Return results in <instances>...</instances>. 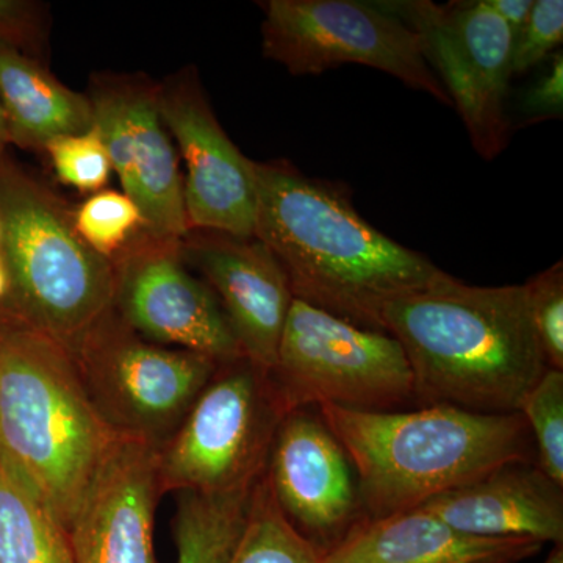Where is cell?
<instances>
[{
  "label": "cell",
  "mask_w": 563,
  "mask_h": 563,
  "mask_svg": "<svg viewBox=\"0 0 563 563\" xmlns=\"http://www.w3.org/2000/svg\"><path fill=\"white\" fill-rule=\"evenodd\" d=\"M255 239L287 274L292 298L379 331L388 299L444 272L358 214L346 185L303 176L290 162H254Z\"/></svg>",
  "instance_id": "obj_1"
},
{
  "label": "cell",
  "mask_w": 563,
  "mask_h": 563,
  "mask_svg": "<svg viewBox=\"0 0 563 563\" xmlns=\"http://www.w3.org/2000/svg\"><path fill=\"white\" fill-rule=\"evenodd\" d=\"M377 322L406 352L417 407L517 413L548 369L525 284L474 287L443 273L388 299Z\"/></svg>",
  "instance_id": "obj_2"
},
{
  "label": "cell",
  "mask_w": 563,
  "mask_h": 563,
  "mask_svg": "<svg viewBox=\"0 0 563 563\" xmlns=\"http://www.w3.org/2000/svg\"><path fill=\"white\" fill-rule=\"evenodd\" d=\"M117 435L73 352L0 307V457L66 531Z\"/></svg>",
  "instance_id": "obj_3"
},
{
  "label": "cell",
  "mask_w": 563,
  "mask_h": 563,
  "mask_svg": "<svg viewBox=\"0 0 563 563\" xmlns=\"http://www.w3.org/2000/svg\"><path fill=\"white\" fill-rule=\"evenodd\" d=\"M357 474L363 518L421 506L509 462H536L523 415L450 406L417 410L317 407Z\"/></svg>",
  "instance_id": "obj_4"
},
{
  "label": "cell",
  "mask_w": 563,
  "mask_h": 563,
  "mask_svg": "<svg viewBox=\"0 0 563 563\" xmlns=\"http://www.w3.org/2000/svg\"><path fill=\"white\" fill-rule=\"evenodd\" d=\"M0 225L10 279L0 307L74 351L113 310V265L81 242L68 203L7 155L0 157Z\"/></svg>",
  "instance_id": "obj_5"
},
{
  "label": "cell",
  "mask_w": 563,
  "mask_h": 563,
  "mask_svg": "<svg viewBox=\"0 0 563 563\" xmlns=\"http://www.w3.org/2000/svg\"><path fill=\"white\" fill-rule=\"evenodd\" d=\"M284 412L329 406L387 412L415 402L412 368L398 340L292 299L268 374Z\"/></svg>",
  "instance_id": "obj_6"
},
{
  "label": "cell",
  "mask_w": 563,
  "mask_h": 563,
  "mask_svg": "<svg viewBox=\"0 0 563 563\" xmlns=\"http://www.w3.org/2000/svg\"><path fill=\"white\" fill-rule=\"evenodd\" d=\"M284 415L268 374L247 358L218 366L177 431L158 448L163 493L252 487L265 473Z\"/></svg>",
  "instance_id": "obj_7"
},
{
  "label": "cell",
  "mask_w": 563,
  "mask_h": 563,
  "mask_svg": "<svg viewBox=\"0 0 563 563\" xmlns=\"http://www.w3.org/2000/svg\"><path fill=\"white\" fill-rule=\"evenodd\" d=\"M70 352L102 420L157 446L177 431L218 369L206 355L147 342L114 310Z\"/></svg>",
  "instance_id": "obj_8"
},
{
  "label": "cell",
  "mask_w": 563,
  "mask_h": 563,
  "mask_svg": "<svg viewBox=\"0 0 563 563\" xmlns=\"http://www.w3.org/2000/svg\"><path fill=\"white\" fill-rule=\"evenodd\" d=\"M263 55L292 76H318L342 65L369 66L453 107L422 55L417 33L379 2L268 0Z\"/></svg>",
  "instance_id": "obj_9"
},
{
  "label": "cell",
  "mask_w": 563,
  "mask_h": 563,
  "mask_svg": "<svg viewBox=\"0 0 563 563\" xmlns=\"http://www.w3.org/2000/svg\"><path fill=\"white\" fill-rule=\"evenodd\" d=\"M379 3L417 33L422 55L461 114L477 154L485 161L498 157L512 133L507 111L514 51L509 25L484 0Z\"/></svg>",
  "instance_id": "obj_10"
},
{
  "label": "cell",
  "mask_w": 563,
  "mask_h": 563,
  "mask_svg": "<svg viewBox=\"0 0 563 563\" xmlns=\"http://www.w3.org/2000/svg\"><path fill=\"white\" fill-rule=\"evenodd\" d=\"M111 265L113 310L147 342L206 355L218 366L244 358L213 290L181 258L180 240L140 233Z\"/></svg>",
  "instance_id": "obj_11"
},
{
  "label": "cell",
  "mask_w": 563,
  "mask_h": 563,
  "mask_svg": "<svg viewBox=\"0 0 563 563\" xmlns=\"http://www.w3.org/2000/svg\"><path fill=\"white\" fill-rule=\"evenodd\" d=\"M157 87L140 74H99L87 96L122 192L139 206L147 235L181 240L190 232L184 176L158 110Z\"/></svg>",
  "instance_id": "obj_12"
},
{
  "label": "cell",
  "mask_w": 563,
  "mask_h": 563,
  "mask_svg": "<svg viewBox=\"0 0 563 563\" xmlns=\"http://www.w3.org/2000/svg\"><path fill=\"white\" fill-rule=\"evenodd\" d=\"M158 110L185 165L188 231L254 236V161L214 117L198 74L184 69L157 87Z\"/></svg>",
  "instance_id": "obj_13"
},
{
  "label": "cell",
  "mask_w": 563,
  "mask_h": 563,
  "mask_svg": "<svg viewBox=\"0 0 563 563\" xmlns=\"http://www.w3.org/2000/svg\"><path fill=\"white\" fill-rule=\"evenodd\" d=\"M310 409L282 417L265 474L282 512L324 554L363 514L350 459L320 412Z\"/></svg>",
  "instance_id": "obj_14"
},
{
  "label": "cell",
  "mask_w": 563,
  "mask_h": 563,
  "mask_svg": "<svg viewBox=\"0 0 563 563\" xmlns=\"http://www.w3.org/2000/svg\"><path fill=\"white\" fill-rule=\"evenodd\" d=\"M158 448L118 433L69 526L74 563H157Z\"/></svg>",
  "instance_id": "obj_15"
},
{
  "label": "cell",
  "mask_w": 563,
  "mask_h": 563,
  "mask_svg": "<svg viewBox=\"0 0 563 563\" xmlns=\"http://www.w3.org/2000/svg\"><path fill=\"white\" fill-rule=\"evenodd\" d=\"M180 252L220 301L244 358L272 373L295 298L269 247L255 236L191 231L180 240Z\"/></svg>",
  "instance_id": "obj_16"
},
{
  "label": "cell",
  "mask_w": 563,
  "mask_h": 563,
  "mask_svg": "<svg viewBox=\"0 0 563 563\" xmlns=\"http://www.w3.org/2000/svg\"><path fill=\"white\" fill-rule=\"evenodd\" d=\"M421 507L470 536L563 543V485L537 462L503 463Z\"/></svg>",
  "instance_id": "obj_17"
},
{
  "label": "cell",
  "mask_w": 563,
  "mask_h": 563,
  "mask_svg": "<svg viewBox=\"0 0 563 563\" xmlns=\"http://www.w3.org/2000/svg\"><path fill=\"white\" fill-rule=\"evenodd\" d=\"M542 548L531 539L470 536L418 506L362 518L322 554V563H520Z\"/></svg>",
  "instance_id": "obj_18"
},
{
  "label": "cell",
  "mask_w": 563,
  "mask_h": 563,
  "mask_svg": "<svg viewBox=\"0 0 563 563\" xmlns=\"http://www.w3.org/2000/svg\"><path fill=\"white\" fill-rule=\"evenodd\" d=\"M0 102L10 144L44 152L51 141L95 124L87 95L62 84L38 58L0 43Z\"/></svg>",
  "instance_id": "obj_19"
},
{
  "label": "cell",
  "mask_w": 563,
  "mask_h": 563,
  "mask_svg": "<svg viewBox=\"0 0 563 563\" xmlns=\"http://www.w3.org/2000/svg\"><path fill=\"white\" fill-rule=\"evenodd\" d=\"M0 563H74L65 526L0 457Z\"/></svg>",
  "instance_id": "obj_20"
},
{
  "label": "cell",
  "mask_w": 563,
  "mask_h": 563,
  "mask_svg": "<svg viewBox=\"0 0 563 563\" xmlns=\"http://www.w3.org/2000/svg\"><path fill=\"white\" fill-rule=\"evenodd\" d=\"M254 485L228 493L181 492L173 523L176 563H228L246 523Z\"/></svg>",
  "instance_id": "obj_21"
},
{
  "label": "cell",
  "mask_w": 563,
  "mask_h": 563,
  "mask_svg": "<svg viewBox=\"0 0 563 563\" xmlns=\"http://www.w3.org/2000/svg\"><path fill=\"white\" fill-rule=\"evenodd\" d=\"M228 563H322V553L290 523L266 474L252 488L242 536Z\"/></svg>",
  "instance_id": "obj_22"
},
{
  "label": "cell",
  "mask_w": 563,
  "mask_h": 563,
  "mask_svg": "<svg viewBox=\"0 0 563 563\" xmlns=\"http://www.w3.org/2000/svg\"><path fill=\"white\" fill-rule=\"evenodd\" d=\"M73 222L81 242L110 263L117 261L140 233L146 232V221L139 206L117 190L88 196L73 210Z\"/></svg>",
  "instance_id": "obj_23"
},
{
  "label": "cell",
  "mask_w": 563,
  "mask_h": 563,
  "mask_svg": "<svg viewBox=\"0 0 563 563\" xmlns=\"http://www.w3.org/2000/svg\"><path fill=\"white\" fill-rule=\"evenodd\" d=\"M518 412L531 432L537 465L563 485V372L548 368Z\"/></svg>",
  "instance_id": "obj_24"
},
{
  "label": "cell",
  "mask_w": 563,
  "mask_h": 563,
  "mask_svg": "<svg viewBox=\"0 0 563 563\" xmlns=\"http://www.w3.org/2000/svg\"><path fill=\"white\" fill-rule=\"evenodd\" d=\"M44 154L63 185L87 195L102 191L113 173L109 151L95 124L88 131L51 141Z\"/></svg>",
  "instance_id": "obj_25"
},
{
  "label": "cell",
  "mask_w": 563,
  "mask_h": 563,
  "mask_svg": "<svg viewBox=\"0 0 563 563\" xmlns=\"http://www.w3.org/2000/svg\"><path fill=\"white\" fill-rule=\"evenodd\" d=\"M537 342L548 368L563 372V265L537 274L525 284Z\"/></svg>",
  "instance_id": "obj_26"
},
{
  "label": "cell",
  "mask_w": 563,
  "mask_h": 563,
  "mask_svg": "<svg viewBox=\"0 0 563 563\" xmlns=\"http://www.w3.org/2000/svg\"><path fill=\"white\" fill-rule=\"evenodd\" d=\"M562 43V0H533L531 14L514 41L512 76L542 65Z\"/></svg>",
  "instance_id": "obj_27"
},
{
  "label": "cell",
  "mask_w": 563,
  "mask_h": 563,
  "mask_svg": "<svg viewBox=\"0 0 563 563\" xmlns=\"http://www.w3.org/2000/svg\"><path fill=\"white\" fill-rule=\"evenodd\" d=\"M514 109L528 124L537 121L561 120L563 114L562 52L548 58L547 66L518 95Z\"/></svg>",
  "instance_id": "obj_28"
},
{
  "label": "cell",
  "mask_w": 563,
  "mask_h": 563,
  "mask_svg": "<svg viewBox=\"0 0 563 563\" xmlns=\"http://www.w3.org/2000/svg\"><path fill=\"white\" fill-rule=\"evenodd\" d=\"M40 3L0 0V43L31 55L40 52L46 33Z\"/></svg>",
  "instance_id": "obj_29"
},
{
  "label": "cell",
  "mask_w": 563,
  "mask_h": 563,
  "mask_svg": "<svg viewBox=\"0 0 563 563\" xmlns=\"http://www.w3.org/2000/svg\"><path fill=\"white\" fill-rule=\"evenodd\" d=\"M484 2L509 25L514 33V41L525 27L533 7V0H484Z\"/></svg>",
  "instance_id": "obj_30"
},
{
  "label": "cell",
  "mask_w": 563,
  "mask_h": 563,
  "mask_svg": "<svg viewBox=\"0 0 563 563\" xmlns=\"http://www.w3.org/2000/svg\"><path fill=\"white\" fill-rule=\"evenodd\" d=\"M10 295L9 272H7L5 261H3L2 252H0V306L7 302Z\"/></svg>",
  "instance_id": "obj_31"
},
{
  "label": "cell",
  "mask_w": 563,
  "mask_h": 563,
  "mask_svg": "<svg viewBox=\"0 0 563 563\" xmlns=\"http://www.w3.org/2000/svg\"><path fill=\"white\" fill-rule=\"evenodd\" d=\"M10 146L9 128H7L5 113L0 102V157L7 155V147Z\"/></svg>",
  "instance_id": "obj_32"
},
{
  "label": "cell",
  "mask_w": 563,
  "mask_h": 563,
  "mask_svg": "<svg viewBox=\"0 0 563 563\" xmlns=\"http://www.w3.org/2000/svg\"><path fill=\"white\" fill-rule=\"evenodd\" d=\"M544 563H563V548L554 547V550L551 551L550 555H548L547 562Z\"/></svg>",
  "instance_id": "obj_33"
},
{
  "label": "cell",
  "mask_w": 563,
  "mask_h": 563,
  "mask_svg": "<svg viewBox=\"0 0 563 563\" xmlns=\"http://www.w3.org/2000/svg\"><path fill=\"white\" fill-rule=\"evenodd\" d=\"M0 235H2V225H0Z\"/></svg>",
  "instance_id": "obj_34"
}]
</instances>
